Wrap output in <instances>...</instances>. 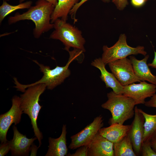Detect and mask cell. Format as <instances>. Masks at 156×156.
I'll return each instance as SVG.
<instances>
[{"label": "cell", "mask_w": 156, "mask_h": 156, "mask_svg": "<svg viewBox=\"0 0 156 156\" xmlns=\"http://www.w3.org/2000/svg\"><path fill=\"white\" fill-rule=\"evenodd\" d=\"M55 7L45 0H38L35 5L31 6L26 12L21 14L18 12L14 16L10 17L8 24L11 25L26 20H31L35 25L33 29L34 36L38 38L42 34L53 28L54 24L51 22V17Z\"/></svg>", "instance_id": "1"}, {"label": "cell", "mask_w": 156, "mask_h": 156, "mask_svg": "<svg viewBox=\"0 0 156 156\" xmlns=\"http://www.w3.org/2000/svg\"><path fill=\"white\" fill-rule=\"evenodd\" d=\"M68 51L70 56L65 65L63 66H57L55 68L52 69H51L49 66H44L39 63L36 60H33L39 66L40 71L43 74L42 77L38 81L29 85L22 84L18 81L16 78H14V83L16 85L15 87L18 90L24 92L27 88L38 84H44L47 88L50 90H53L61 84L71 74V71L69 68L70 64L82 54L80 51L75 49L73 51Z\"/></svg>", "instance_id": "2"}, {"label": "cell", "mask_w": 156, "mask_h": 156, "mask_svg": "<svg viewBox=\"0 0 156 156\" xmlns=\"http://www.w3.org/2000/svg\"><path fill=\"white\" fill-rule=\"evenodd\" d=\"M47 87L44 84L40 83L31 86L21 95L20 107L23 113L27 114L31 121L34 135L38 140L40 147L43 138L42 133L38 127L37 120L42 106L39 104L40 97Z\"/></svg>", "instance_id": "3"}, {"label": "cell", "mask_w": 156, "mask_h": 156, "mask_svg": "<svg viewBox=\"0 0 156 156\" xmlns=\"http://www.w3.org/2000/svg\"><path fill=\"white\" fill-rule=\"evenodd\" d=\"M107 100L101 107L111 114L112 116L109 121L110 125L115 123L123 124L134 116L135 105L133 99L113 91L107 93Z\"/></svg>", "instance_id": "4"}, {"label": "cell", "mask_w": 156, "mask_h": 156, "mask_svg": "<svg viewBox=\"0 0 156 156\" xmlns=\"http://www.w3.org/2000/svg\"><path fill=\"white\" fill-rule=\"evenodd\" d=\"M53 23L54 29L50 36V38L61 41L65 46L64 49L67 51L72 47L85 51L86 41L80 30L60 18Z\"/></svg>", "instance_id": "5"}, {"label": "cell", "mask_w": 156, "mask_h": 156, "mask_svg": "<svg viewBox=\"0 0 156 156\" xmlns=\"http://www.w3.org/2000/svg\"><path fill=\"white\" fill-rule=\"evenodd\" d=\"M127 37L125 34H121L118 40L113 46L108 47L104 45L101 58L105 64L112 61L127 57L129 55L141 54L146 55L147 53L143 46H138L135 47H131L127 42Z\"/></svg>", "instance_id": "6"}, {"label": "cell", "mask_w": 156, "mask_h": 156, "mask_svg": "<svg viewBox=\"0 0 156 156\" xmlns=\"http://www.w3.org/2000/svg\"><path fill=\"white\" fill-rule=\"evenodd\" d=\"M108 64L112 73L123 86L141 81L135 74L130 59L125 57Z\"/></svg>", "instance_id": "7"}, {"label": "cell", "mask_w": 156, "mask_h": 156, "mask_svg": "<svg viewBox=\"0 0 156 156\" xmlns=\"http://www.w3.org/2000/svg\"><path fill=\"white\" fill-rule=\"evenodd\" d=\"M12 106L6 112L0 116V140L1 143L6 142L7 132L10 126L19 123L23 113L20 107V98L15 96L12 99Z\"/></svg>", "instance_id": "8"}, {"label": "cell", "mask_w": 156, "mask_h": 156, "mask_svg": "<svg viewBox=\"0 0 156 156\" xmlns=\"http://www.w3.org/2000/svg\"><path fill=\"white\" fill-rule=\"evenodd\" d=\"M102 116L95 117L93 121L77 133L70 137L71 142L69 148L74 149L89 144L100 129L103 127Z\"/></svg>", "instance_id": "9"}, {"label": "cell", "mask_w": 156, "mask_h": 156, "mask_svg": "<svg viewBox=\"0 0 156 156\" xmlns=\"http://www.w3.org/2000/svg\"><path fill=\"white\" fill-rule=\"evenodd\" d=\"M156 92V85L140 81L138 84L134 83L123 86L122 94L133 99L135 105L144 104L146 98L153 96Z\"/></svg>", "instance_id": "10"}, {"label": "cell", "mask_w": 156, "mask_h": 156, "mask_svg": "<svg viewBox=\"0 0 156 156\" xmlns=\"http://www.w3.org/2000/svg\"><path fill=\"white\" fill-rule=\"evenodd\" d=\"M134 119L130 125L128 134L129 136L134 151L137 155L141 152L144 133V118L136 106L134 108Z\"/></svg>", "instance_id": "11"}, {"label": "cell", "mask_w": 156, "mask_h": 156, "mask_svg": "<svg viewBox=\"0 0 156 156\" xmlns=\"http://www.w3.org/2000/svg\"><path fill=\"white\" fill-rule=\"evenodd\" d=\"M14 133L12 139L10 141L11 155L14 156H28L31 147L34 142L37 139L35 137L31 138H27L25 135L21 133L15 125L13 127Z\"/></svg>", "instance_id": "12"}, {"label": "cell", "mask_w": 156, "mask_h": 156, "mask_svg": "<svg viewBox=\"0 0 156 156\" xmlns=\"http://www.w3.org/2000/svg\"><path fill=\"white\" fill-rule=\"evenodd\" d=\"M113 146L98 132L88 145L87 156H114Z\"/></svg>", "instance_id": "13"}, {"label": "cell", "mask_w": 156, "mask_h": 156, "mask_svg": "<svg viewBox=\"0 0 156 156\" xmlns=\"http://www.w3.org/2000/svg\"><path fill=\"white\" fill-rule=\"evenodd\" d=\"M91 65L98 69L101 73L100 78L105 83L106 88H111L117 94H122L123 86L118 80L112 73L108 72L105 68L106 64L101 58H96L91 63Z\"/></svg>", "instance_id": "14"}, {"label": "cell", "mask_w": 156, "mask_h": 156, "mask_svg": "<svg viewBox=\"0 0 156 156\" xmlns=\"http://www.w3.org/2000/svg\"><path fill=\"white\" fill-rule=\"evenodd\" d=\"M149 57L147 55L142 60H138L135 57L130 56V59L135 74L141 81H147L156 85V76L152 73L147 64Z\"/></svg>", "instance_id": "15"}, {"label": "cell", "mask_w": 156, "mask_h": 156, "mask_svg": "<svg viewBox=\"0 0 156 156\" xmlns=\"http://www.w3.org/2000/svg\"><path fill=\"white\" fill-rule=\"evenodd\" d=\"M130 125L115 123L108 127H102L98 132L101 135L114 143L122 139L128 133Z\"/></svg>", "instance_id": "16"}, {"label": "cell", "mask_w": 156, "mask_h": 156, "mask_svg": "<svg viewBox=\"0 0 156 156\" xmlns=\"http://www.w3.org/2000/svg\"><path fill=\"white\" fill-rule=\"evenodd\" d=\"M66 125H63L60 136L58 138L49 137V148L45 156H64L67 155Z\"/></svg>", "instance_id": "17"}, {"label": "cell", "mask_w": 156, "mask_h": 156, "mask_svg": "<svg viewBox=\"0 0 156 156\" xmlns=\"http://www.w3.org/2000/svg\"><path fill=\"white\" fill-rule=\"evenodd\" d=\"M80 0H57L51 17V22L53 23L57 19L60 18L66 21L68 15L73 7Z\"/></svg>", "instance_id": "18"}, {"label": "cell", "mask_w": 156, "mask_h": 156, "mask_svg": "<svg viewBox=\"0 0 156 156\" xmlns=\"http://www.w3.org/2000/svg\"><path fill=\"white\" fill-rule=\"evenodd\" d=\"M139 110L144 118L143 142L150 141L156 135V115L149 114L141 109Z\"/></svg>", "instance_id": "19"}, {"label": "cell", "mask_w": 156, "mask_h": 156, "mask_svg": "<svg viewBox=\"0 0 156 156\" xmlns=\"http://www.w3.org/2000/svg\"><path fill=\"white\" fill-rule=\"evenodd\" d=\"M114 156H136L128 134L120 141L114 143Z\"/></svg>", "instance_id": "20"}, {"label": "cell", "mask_w": 156, "mask_h": 156, "mask_svg": "<svg viewBox=\"0 0 156 156\" xmlns=\"http://www.w3.org/2000/svg\"><path fill=\"white\" fill-rule=\"evenodd\" d=\"M32 4L31 1L20 3L16 5H12L7 1L3 0L0 6V23H1L5 18L12 12L19 9L29 8Z\"/></svg>", "instance_id": "21"}, {"label": "cell", "mask_w": 156, "mask_h": 156, "mask_svg": "<svg viewBox=\"0 0 156 156\" xmlns=\"http://www.w3.org/2000/svg\"><path fill=\"white\" fill-rule=\"evenodd\" d=\"M141 153L142 156H156V153L152 149L150 141L142 143Z\"/></svg>", "instance_id": "22"}, {"label": "cell", "mask_w": 156, "mask_h": 156, "mask_svg": "<svg viewBox=\"0 0 156 156\" xmlns=\"http://www.w3.org/2000/svg\"><path fill=\"white\" fill-rule=\"evenodd\" d=\"M88 0H80L79 2L77 3L71 10L69 14L70 15L74 23L77 21V19L76 18V14L79 8L84 3ZM105 2H109L110 0H101Z\"/></svg>", "instance_id": "23"}, {"label": "cell", "mask_w": 156, "mask_h": 156, "mask_svg": "<svg viewBox=\"0 0 156 156\" xmlns=\"http://www.w3.org/2000/svg\"><path fill=\"white\" fill-rule=\"evenodd\" d=\"M88 151V146L85 145L78 148L75 152L73 154H69L67 155L69 156H87Z\"/></svg>", "instance_id": "24"}, {"label": "cell", "mask_w": 156, "mask_h": 156, "mask_svg": "<svg viewBox=\"0 0 156 156\" xmlns=\"http://www.w3.org/2000/svg\"><path fill=\"white\" fill-rule=\"evenodd\" d=\"M10 150V141L7 140L0 144V156H4L6 155Z\"/></svg>", "instance_id": "25"}, {"label": "cell", "mask_w": 156, "mask_h": 156, "mask_svg": "<svg viewBox=\"0 0 156 156\" xmlns=\"http://www.w3.org/2000/svg\"><path fill=\"white\" fill-rule=\"evenodd\" d=\"M117 8L120 10H123L128 4V0H111Z\"/></svg>", "instance_id": "26"}, {"label": "cell", "mask_w": 156, "mask_h": 156, "mask_svg": "<svg viewBox=\"0 0 156 156\" xmlns=\"http://www.w3.org/2000/svg\"><path fill=\"white\" fill-rule=\"evenodd\" d=\"M144 104L147 107L156 108V94L152 96L149 100L145 102Z\"/></svg>", "instance_id": "27"}, {"label": "cell", "mask_w": 156, "mask_h": 156, "mask_svg": "<svg viewBox=\"0 0 156 156\" xmlns=\"http://www.w3.org/2000/svg\"><path fill=\"white\" fill-rule=\"evenodd\" d=\"M147 0H131L132 4L135 7H140L143 5Z\"/></svg>", "instance_id": "28"}, {"label": "cell", "mask_w": 156, "mask_h": 156, "mask_svg": "<svg viewBox=\"0 0 156 156\" xmlns=\"http://www.w3.org/2000/svg\"><path fill=\"white\" fill-rule=\"evenodd\" d=\"M39 147H38L36 145L33 144L31 147L30 156H36L37 150Z\"/></svg>", "instance_id": "29"}, {"label": "cell", "mask_w": 156, "mask_h": 156, "mask_svg": "<svg viewBox=\"0 0 156 156\" xmlns=\"http://www.w3.org/2000/svg\"><path fill=\"white\" fill-rule=\"evenodd\" d=\"M148 66L153 68H156V52L154 51V57L151 63L148 64Z\"/></svg>", "instance_id": "30"}, {"label": "cell", "mask_w": 156, "mask_h": 156, "mask_svg": "<svg viewBox=\"0 0 156 156\" xmlns=\"http://www.w3.org/2000/svg\"><path fill=\"white\" fill-rule=\"evenodd\" d=\"M150 144L152 149L156 153V138H152L150 141Z\"/></svg>", "instance_id": "31"}, {"label": "cell", "mask_w": 156, "mask_h": 156, "mask_svg": "<svg viewBox=\"0 0 156 156\" xmlns=\"http://www.w3.org/2000/svg\"><path fill=\"white\" fill-rule=\"evenodd\" d=\"M25 0H19V2L20 3H23ZM49 3H51L55 6L56 5L57 2V0H45Z\"/></svg>", "instance_id": "32"}, {"label": "cell", "mask_w": 156, "mask_h": 156, "mask_svg": "<svg viewBox=\"0 0 156 156\" xmlns=\"http://www.w3.org/2000/svg\"><path fill=\"white\" fill-rule=\"evenodd\" d=\"M153 138H156V135Z\"/></svg>", "instance_id": "33"}, {"label": "cell", "mask_w": 156, "mask_h": 156, "mask_svg": "<svg viewBox=\"0 0 156 156\" xmlns=\"http://www.w3.org/2000/svg\"><path fill=\"white\" fill-rule=\"evenodd\" d=\"M5 0V1H9V0Z\"/></svg>", "instance_id": "34"}, {"label": "cell", "mask_w": 156, "mask_h": 156, "mask_svg": "<svg viewBox=\"0 0 156 156\" xmlns=\"http://www.w3.org/2000/svg\"></svg>", "instance_id": "35"}]
</instances>
